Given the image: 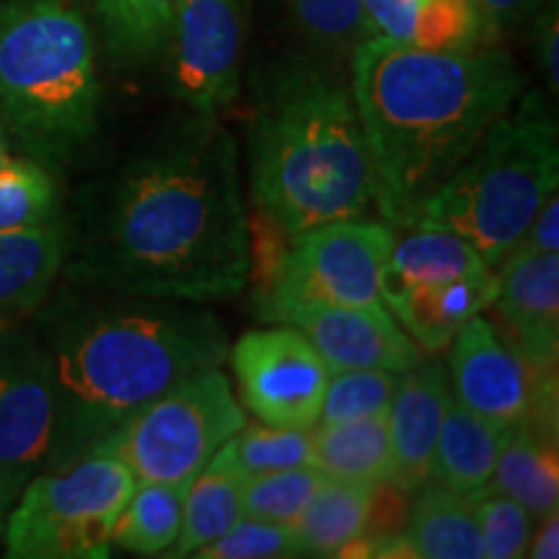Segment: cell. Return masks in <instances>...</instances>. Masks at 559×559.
I'll list each match as a JSON object with an SVG mask.
<instances>
[{
  "label": "cell",
  "instance_id": "1",
  "mask_svg": "<svg viewBox=\"0 0 559 559\" xmlns=\"http://www.w3.org/2000/svg\"><path fill=\"white\" fill-rule=\"evenodd\" d=\"M79 270L124 298L239 296L251 236L228 130L200 115L128 160L91 218Z\"/></svg>",
  "mask_w": 559,
  "mask_h": 559
},
{
  "label": "cell",
  "instance_id": "2",
  "mask_svg": "<svg viewBox=\"0 0 559 559\" xmlns=\"http://www.w3.org/2000/svg\"><path fill=\"white\" fill-rule=\"evenodd\" d=\"M502 50H423L368 37L353 52V99L366 130L383 223L412 228L417 210L523 94Z\"/></svg>",
  "mask_w": 559,
  "mask_h": 559
},
{
  "label": "cell",
  "instance_id": "3",
  "mask_svg": "<svg viewBox=\"0 0 559 559\" xmlns=\"http://www.w3.org/2000/svg\"><path fill=\"white\" fill-rule=\"evenodd\" d=\"M55 394L45 469L104 449L164 391L226 360V330L185 300L135 298L68 317L41 342Z\"/></svg>",
  "mask_w": 559,
  "mask_h": 559
},
{
  "label": "cell",
  "instance_id": "4",
  "mask_svg": "<svg viewBox=\"0 0 559 559\" xmlns=\"http://www.w3.org/2000/svg\"><path fill=\"white\" fill-rule=\"evenodd\" d=\"M249 187L257 218L285 243L368 213L376 179L353 91L311 62L280 66L251 117Z\"/></svg>",
  "mask_w": 559,
  "mask_h": 559
},
{
  "label": "cell",
  "instance_id": "5",
  "mask_svg": "<svg viewBox=\"0 0 559 559\" xmlns=\"http://www.w3.org/2000/svg\"><path fill=\"white\" fill-rule=\"evenodd\" d=\"M557 185V122L531 91L492 122L459 169L423 202L412 228L456 234L495 270L519 247Z\"/></svg>",
  "mask_w": 559,
  "mask_h": 559
},
{
  "label": "cell",
  "instance_id": "6",
  "mask_svg": "<svg viewBox=\"0 0 559 559\" xmlns=\"http://www.w3.org/2000/svg\"><path fill=\"white\" fill-rule=\"evenodd\" d=\"M102 86L94 37L73 0L0 3V120L45 156L96 132Z\"/></svg>",
  "mask_w": 559,
  "mask_h": 559
},
{
  "label": "cell",
  "instance_id": "7",
  "mask_svg": "<svg viewBox=\"0 0 559 559\" xmlns=\"http://www.w3.org/2000/svg\"><path fill=\"white\" fill-rule=\"evenodd\" d=\"M135 477L115 451H94L41 469L5 515L3 547L13 559H102Z\"/></svg>",
  "mask_w": 559,
  "mask_h": 559
},
{
  "label": "cell",
  "instance_id": "8",
  "mask_svg": "<svg viewBox=\"0 0 559 559\" xmlns=\"http://www.w3.org/2000/svg\"><path fill=\"white\" fill-rule=\"evenodd\" d=\"M243 425V407L215 366L164 391L99 451H115L135 479L192 481Z\"/></svg>",
  "mask_w": 559,
  "mask_h": 559
},
{
  "label": "cell",
  "instance_id": "9",
  "mask_svg": "<svg viewBox=\"0 0 559 559\" xmlns=\"http://www.w3.org/2000/svg\"><path fill=\"white\" fill-rule=\"evenodd\" d=\"M394 228L376 221H332L285 243L264 272L262 309L283 304L376 306Z\"/></svg>",
  "mask_w": 559,
  "mask_h": 559
},
{
  "label": "cell",
  "instance_id": "10",
  "mask_svg": "<svg viewBox=\"0 0 559 559\" xmlns=\"http://www.w3.org/2000/svg\"><path fill=\"white\" fill-rule=\"evenodd\" d=\"M449 347L453 400L506 428L528 425L557 436V370L528 366L481 313Z\"/></svg>",
  "mask_w": 559,
  "mask_h": 559
},
{
  "label": "cell",
  "instance_id": "11",
  "mask_svg": "<svg viewBox=\"0 0 559 559\" xmlns=\"http://www.w3.org/2000/svg\"><path fill=\"white\" fill-rule=\"evenodd\" d=\"M241 402L280 428H313L332 370L304 332L290 324L251 330L230 349Z\"/></svg>",
  "mask_w": 559,
  "mask_h": 559
},
{
  "label": "cell",
  "instance_id": "12",
  "mask_svg": "<svg viewBox=\"0 0 559 559\" xmlns=\"http://www.w3.org/2000/svg\"><path fill=\"white\" fill-rule=\"evenodd\" d=\"M249 0H179L171 29V81L179 102L215 115L239 94Z\"/></svg>",
  "mask_w": 559,
  "mask_h": 559
},
{
  "label": "cell",
  "instance_id": "13",
  "mask_svg": "<svg viewBox=\"0 0 559 559\" xmlns=\"http://www.w3.org/2000/svg\"><path fill=\"white\" fill-rule=\"evenodd\" d=\"M55 436V394L41 342L0 334V474L13 500L47 466Z\"/></svg>",
  "mask_w": 559,
  "mask_h": 559
},
{
  "label": "cell",
  "instance_id": "14",
  "mask_svg": "<svg viewBox=\"0 0 559 559\" xmlns=\"http://www.w3.org/2000/svg\"><path fill=\"white\" fill-rule=\"evenodd\" d=\"M267 321L296 326L334 370L381 368L404 373L423 362L417 342L402 330L383 304L330 306L283 304L264 311Z\"/></svg>",
  "mask_w": 559,
  "mask_h": 559
},
{
  "label": "cell",
  "instance_id": "15",
  "mask_svg": "<svg viewBox=\"0 0 559 559\" xmlns=\"http://www.w3.org/2000/svg\"><path fill=\"white\" fill-rule=\"evenodd\" d=\"M495 313L498 332L528 366L557 370L559 254L513 249L500 264Z\"/></svg>",
  "mask_w": 559,
  "mask_h": 559
},
{
  "label": "cell",
  "instance_id": "16",
  "mask_svg": "<svg viewBox=\"0 0 559 559\" xmlns=\"http://www.w3.org/2000/svg\"><path fill=\"white\" fill-rule=\"evenodd\" d=\"M451 400V381L438 362H417L400 373L386 412L394 459L391 485L415 492L430 479L440 423Z\"/></svg>",
  "mask_w": 559,
  "mask_h": 559
},
{
  "label": "cell",
  "instance_id": "17",
  "mask_svg": "<svg viewBox=\"0 0 559 559\" xmlns=\"http://www.w3.org/2000/svg\"><path fill=\"white\" fill-rule=\"evenodd\" d=\"M495 293H498V275L485 270L479 275L417 285L383 298V306L417 342V347L440 353L451 345L466 321L492 306Z\"/></svg>",
  "mask_w": 559,
  "mask_h": 559
},
{
  "label": "cell",
  "instance_id": "18",
  "mask_svg": "<svg viewBox=\"0 0 559 559\" xmlns=\"http://www.w3.org/2000/svg\"><path fill=\"white\" fill-rule=\"evenodd\" d=\"M510 430L451 400L440 423L430 479L464 498L485 492Z\"/></svg>",
  "mask_w": 559,
  "mask_h": 559
},
{
  "label": "cell",
  "instance_id": "19",
  "mask_svg": "<svg viewBox=\"0 0 559 559\" xmlns=\"http://www.w3.org/2000/svg\"><path fill=\"white\" fill-rule=\"evenodd\" d=\"M373 37L423 50H469L481 41L472 0H362Z\"/></svg>",
  "mask_w": 559,
  "mask_h": 559
},
{
  "label": "cell",
  "instance_id": "20",
  "mask_svg": "<svg viewBox=\"0 0 559 559\" xmlns=\"http://www.w3.org/2000/svg\"><path fill=\"white\" fill-rule=\"evenodd\" d=\"M247 479L228 443H223L187 487L179 536L166 557H194L205 544L226 534L243 515Z\"/></svg>",
  "mask_w": 559,
  "mask_h": 559
},
{
  "label": "cell",
  "instance_id": "21",
  "mask_svg": "<svg viewBox=\"0 0 559 559\" xmlns=\"http://www.w3.org/2000/svg\"><path fill=\"white\" fill-rule=\"evenodd\" d=\"M402 536L412 559H485L472 500L436 479L419 485Z\"/></svg>",
  "mask_w": 559,
  "mask_h": 559
},
{
  "label": "cell",
  "instance_id": "22",
  "mask_svg": "<svg viewBox=\"0 0 559 559\" xmlns=\"http://www.w3.org/2000/svg\"><path fill=\"white\" fill-rule=\"evenodd\" d=\"M66 260L60 223L0 234V317L41 304Z\"/></svg>",
  "mask_w": 559,
  "mask_h": 559
},
{
  "label": "cell",
  "instance_id": "23",
  "mask_svg": "<svg viewBox=\"0 0 559 559\" xmlns=\"http://www.w3.org/2000/svg\"><path fill=\"white\" fill-rule=\"evenodd\" d=\"M492 270L481 262L472 243L438 228H409L404 239H394L381 275V300L417 285L479 275Z\"/></svg>",
  "mask_w": 559,
  "mask_h": 559
},
{
  "label": "cell",
  "instance_id": "24",
  "mask_svg": "<svg viewBox=\"0 0 559 559\" xmlns=\"http://www.w3.org/2000/svg\"><path fill=\"white\" fill-rule=\"evenodd\" d=\"M487 489L521 502L534 519H547L559 508L557 436L528 425L510 430Z\"/></svg>",
  "mask_w": 559,
  "mask_h": 559
},
{
  "label": "cell",
  "instance_id": "25",
  "mask_svg": "<svg viewBox=\"0 0 559 559\" xmlns=\"http://www.w3.org/2000/svg\"><path fill=\"white\" fill-rule=\"evenodd\" d=\"M311 466L330 479L358 481V485H381L391 481L394 459L386 415L349 419L340 425H317L313 428Z\"/></svg>",
  "mask_w": 559,
  "mask_h": 559
},
{
  "label": "cell",
  "instance_id": "26",
  "mask_svg": "<svg viewBox=\"0 0 559 559\" xmlns=\"http://www.w3.org/2000/svg\"><path fill=\"white\" fill-rule=\"evenodd\" d=\"M370 485L330 479L321 481L309 506L293 523L300 557H340V551L366 534Z\"/></svg>",
  "mask_w": 559,
  "mask_h": 559
},
{
  "label": "cell",
  "instance_id": "27",
  "mask_svg": "<svg viewBox=\"0 0 559 559\" xmlns=\"http://www.w3.org/2000/svg\"><path fill=\"white\" fill-rule=\"evenodd\" d=\"M187 487L190 481L135 479L111 534V547L143 557L166 555L179 536Z\"/></svg>",
  "mask_w": 559,
  "mask_h": 559
},
{
  "label": "cell",
  "instance_id": "28",
  "mask_svg": "<svg viewBox=\"0 0 559 559\" xmlns=\"http://www.w3.org/2000/svg\"><path fill=\"white\" fill-rule=\"evenodd\" d=\"M179 0H96L104 39L111 55L145 62L166 52Z\"/></svg>",
  "mask_w": 559,
  "mask_h": 559
},
{
  "label": "cell",
  "instance_id": "29",
  "mask_svg": "<svg viewBox=\"0 0 559 559\" xmlns=\"http://www.w3.org/2000/svg\"><path fill=\"white\" fill-rule=\"evenodd\" d=\"M55 181L32 158H9L0 166V234L26 230L52 221Z\"/></svg>",
  "mask_w": 559,
  "mask_h": 559
},
{
  "label": "cell",
  "instance_id": "30",
  "mask_svg": "<svg viewBox=\"0 0 559 559\" xmlns=\"http://www.w3.org/2000/svg\"><path fill=\"white\" fill-rule=\"evenodd\" d=\"M236 464L247 477L296 469L311 464L313 428H280V425H243L228 440Z\"/></svg>",
  "mask_w": 559,
  "mask_h": 559
},
{
  "label": "cell",
  "instance_id": "31",
  "mask_svg": "<svg viewBox=\"0 0 559 559\" xmlns=\"http://www.w3.org/2000/svg\"><path fill=\"white\" fill-rule=\"evenodd\" d=\"M396 379H400V373L381 368L334 370L330 383H326L317 425H340L349 423V419L386 415Z\"/></svg>",
  "mask_w": 559,
  "mask_h": 559
},
{
  "label": "cell",
  "instance_id": "32",
  "mask_svg": "<svg viewBox=\"0 0 559 559\" xmlns=\"http://www.w3.org/2000/svg\"><path fill=\"white\" fill-rule=\"evenodd\" d=\"M324 479L311 464L249 477L243 487V515L293 526Z\"/></svg>",
  "mask_w": 559,
  "mask_h": 559
},
{
  "label": "cell",
  "instance_id": "33",
  "mask_svg": "<svg viewBox=\"0 0 559 559\" xmlns=\"http://www.w3.org/2000/svg\"><path fill=\"white\" fill-rule=\"evenodd\" d=\"M472 510L477 521L485 559H521L526 557L534 515L508 495L485 489L474 495Z\"/></svg>",
  "mask_w": 559,
  "mask_h": 559
},
{
  "label": "cell",
  "instance_id": "34",
  "mask_svg": "<svg viewBox=\"0 0 559 559\" xmlns=\"http://www.w3.org/2000/svg\"><path fill=\"white\" fill-rule=\"evenodd\" d=\"M200 559H277L300 557L298 542L288 523H272L241 515L218 539L205 544Z\"/></svg>",
  "mask_w": 559,
  "mask_h": 559
},
{
  "label": "cell",
  "instance_id": "35",
  "mask_svg": "<svg viewBox=\"0 0 559 559\" xmlns=\"http://www.w3.org/2000/svg\"><path fill=\"white\" fill-rule=\"evenodd\" d=\"M300 26L313 39L345 47L373 37L362 0H288Z\"/></svg>",
  "mask_w": 559,
  "mask_h": 559
},
{
  "label": "cell",
  "instance_id": "36",
  "mask_svg": "<svg viewBox=\"0 0 559 559\" xmlns=\"http://www.w3.org/2000/svg\"><path fill=\"white\" fill-rule=\"evenodd\" d=\"M542 0H472L479 19L481 41L498 39L536 11Z\"/></svg>",
  "mask_w": 559,
  "mask_h": 559
},
{
  "label": "cell",
  "instance_id": "37",
  "mask_svg": "<svg viewBox=\"0 0 559 559\" xmlns=\"http://www.w3.org/2000/svg\"><path fill=\"white\" fill-rule=\"evenodd\" d=\"M521 251H531V254H559V198L557 192L544 202L539 213L534 215L531 226L519 241Z\"/></svg>",
  "mask_w": 559,
  "mask_h": 559
},
{
  "label": "cell",
  "instance_id": "38",
  "mask_svg": "<svg viewBox=\"0 0 559 559\" xmlns=\"http://www.w3.org/2000/svg\"><path fill=\"white\" fill-rule=\"evenodd\" d=\"M557 39H559V24H557V9L551 5L549 11L542 13L539 19V60L547 75L551 94H557L559 81V66H557Z\"/></svg>",
  "mask_w": 559,
  "mask_h": 559
},
{
  "label": "cell",
  "instance_id": "39",
  "mask_svg": "<svg viewBox=\"0 0 559 559\" xmlns=\"http://www.w3.org/2000/svg\"><path fill=\"white\" fill-rule=\"evenodd\" d=\"M526 557L531 559H557L559 557V513L542 519V528L531 534Z\"/></svg>",
  "mask_w": 559,
  "mask_h": 559
},
{
  "label": "cell",
  "instance_id": "40",
  "mask_svg": "<svg viewBox=\"0 0 559 559\" xmlns=\"http://www.w3.org/2000/svg\"><path fill=\"white\" fill-rule=\"evenodd\" d=\"M13 506V495L9 485H5L3 474H0V542H3V528H5V515H9V510Z\"/></svg>",
  "mask_w": 559,
  "mask_h": 559
},
{
  "label": "cell",
  "instance_id": "41",
  "mask_svg": "<svg viewBox=\"0 0 559 559\" xmlns=\"http://www.w3.org/2000/svg\"><path fill=\"white\" fill-rule=\"evenodd\" d=\"M9 145H5V135H3V120H0V166L9 160Z\"/></svg>",
  "mask_w": 559,
  "mask_h": 559
}]
</instances>
